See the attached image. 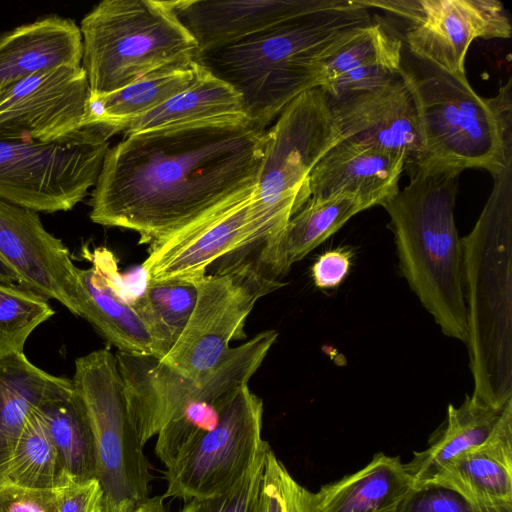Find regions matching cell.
<instances>
[{"mask_svg": "<svg viewBox=\"0 0 512 512\" xmlns=\"http://www.w3.org/2000/svg\"><path fill=\"white\" fill-rule=\"evenodd\" d=\"M262 418L263 401L248 384L221 397L215 426L166 467L163 497L187 502L233 488L269 447L262 439Z\"/></svg>", "mask_w": 512, "mask_h": 512, "instance_id": "obj_11", "label": "cell"}, {"mask_svg": "<svg viewBox=\"0 0 512 512\" xmlns=\"http://www.w3.org/2000/svg\"><path fill=\"white\" fill-rule=\"evenodd\" d=\"M0 282L22 286V281L14 269L0 255Z\"/></svg>", "mask_w": 512, "mask_h": 512, "instance_id": "obj_41", "label": "cell"}, {"mask_svg": "<svg viewBox=\"0 0 512 512\" xmlns=\"http://www.w3.org/2000/svg\"><path fill=\"white\" fill-rule=\"evenodd\" d=\"M262 512H318L315 493L300 485L269 447L261 488Z\"/></svg>", "mask_w": 512, "mask_h": 512, "instance_id": "obj_35", "label": "cell"}, {"mask_svg": "<svg viewBox=\"0 0 512 512\" xmlns=\"http://www.w3.org/2000/svg\"><path fill=\"white\" fill-rule=\"evenodd\" d=\"M197 297L177 342L160 359L170 369L202 380L227 356L235 339L245 338L248 315L261 297L286 283L262 275L254 262L228 265L195 280Z\"/></svg>", "mask_w": 512, "mask_h": 512, "instance_id": "obj_12", "label": "cell"}, {"mask_svg": "<svg viewBox=\"0 0 512 512\" xmlns=\"http://www.w3.org/2000/svg\"><path fill=\"white\" fill-rule=\"evenodd\" d=\"M342 139L322 87L296 96L266 131L255 197L282 227L310 199L309 175L313 167Z\"/></svg>", "mask_w": 512, "mask_h": 512, "instance_id": "obj_10", "label": "cell"}, {"mask_svg": "<svg viewBox=\"0 0 512 512\" xmlns=\"http://www.w3.org/2000/svg\"><path fill=\"white\" fill-rule=\"evenodd\" d=\"M118 132L96 125L49 142L0 140V199L37 213L72 210L94 188Z\"/></svg>", "mask_w": 512, "mask_h": 512, "instance_id": "obj_7", "label": "cell"}, {"mask_svg": "<svg viewBox=\"0 0 512 512\" xmlns=\"http://www.w3.org/2000/svg\"><path fill=\"white\" fill-rule=\"evenodd\" d=\"M366 210L363 203L349 194L323 199L310 198L283 229L260 248L254 263L259 272L279 280L293 264L337 232L357 213Z\"/></svg>", "mask_w": 512, "mask_h": 512, "instance_id": "obj_23", "label": "cell"}, {"mask_svg": "<svg viewBox=\"0 0 512 512\" xmlns=\"http://www.w3.org/2000/svg\"><path fill=\"white\" fill-rule=\"evenodd\" d=\"M430 481L456 490L480 512H512V422L499 419L480 446L449 460Z\"/></svg>", "mask_w": 512, "mask_h": 512, "instance_id": "obj_21", "label": "cell"}, {"mask_svg": "<svg viewBox=\"0 0 512 512\" xmlns=\"http://www.w3.org/2000/svg\"><path fill=\"white\" fill-rule=\"evenodd\" d=\"M163 496L148 498L139 507V512H167L163 504Z\"/></svg>", "mask_w": 512, "mask_h": 512, "instance_id": "obj_42", "label": "cell"}, {"mask_svg": "<svg viewBox=\"0 0 512 512\" xmlns=\"http://www.w3.org/2000/svg\"><path fill=\"white\" fill-rule=\"evenodd\" d=\"M57 490H32L0 483V512H57Z\"/></svg>", "mask_w": 512, "mask_h": 512, "instance_id": "obj_39", "label": "cell"}, {"mask_svg": "<svg viewBox=\"0 0 512 512\" xmlns=\"http://www.w3.org/2000/svg\"><path fill=\"white\" fill-rule=\"evenodd\" d=\"M71 394V379L37 367L24 352L0 359V475L11 459L29 415Z\"/></svg>", "mask_w": 512, "mask_h": 512, "instance_id": "obj_24", "label": "cell"}, {"mask_svg": "<svg viewBox=\"0 0 512 512\" xmlns=\"http://www.w3.org/2000/svg\"><path fill=\"white\" fill-rule=\"evenodd\" d=\"M402 19L401 36L414 56L450 74L466 77L465 59L478 39L510 38L512 26L498 0H357Z\"/></svg>", "mask_w": 512, "mask_h": 512, "instance_id": "obj_14", "label": "cell"}, {"mask_svg": "<svg viewBox=\"0 0 512 512\" xmlns=\"http://www.w3.org/2000/svg\"><path fill=\"white\" fill-rule=\"evenodd\" d=\"M90 88L82 66H58L0 89V140L49 142L83 127Z\"/></svg>", "mask_w": 512, "mask_h": 512, "instance_id": "obj_15", "label": "cell"}, {"mask_svg": "<svg viewBox=\"0 0 512 512\" xmlns=\"http://www.w3.org/2000/svg\"><path fill=\"white\" fill-rule=\"evenodd\" d=\"M372 22L357 0L278 23L194 61L234 88L247 119L261 130L302 92L314 88L312 65L324 50L357 27Z\"/></svg>", "mask_w": 512, "mask_h": 512, "instance_id": "obj_2", "label": "cell"}, {"mask_svg": "<svg viewBox=\"0 0 512 512\" xmlns=\"http://www.w3.org/2000/svg\"><path fill=\"white\" fill-rule=\"evenodd\" d=\"M396 512H480L456 490L436 483L413 485Z\"/></svg>", "mask_w": 512, "mask_h": 512, "instance_id": "obj_37", "label": "cell"}, {"mask_svg": "<svg viewBox=\"0 0 512 512\" xmlns=\"http://www.w3.org/2000/svg\"><path fill=\"white\" fill-rule=\"evenodd\" d=\"M82 38L75 21L39 18L0 34V89L58 66H81Z\"/></svg>", "mask_w": 512, "mask_h": 512, "instance_id": "obj_22", "label": "cell"}, {"mask_svg": "<svg viewBox=\"0 0 512 512\" xmlns=\"http://www.w3.org/2000/svg\"><path fill=\"white\" fill-rule=\"evenodd\" d=\"M327 95L333 123L343 139L402 156L413 168L424 149L415 103L399 73L381 84Z\"/></svg>", "mask_w": 512, "mask_h": 512, "instance_id": "obj_16", "label": "cell"}, {"mask_svg": "<svg viewBox=\"0 0 512 512\" xmlns=\"http://www.w3.org/2000/svg\"><path fill=\"white\" fill-rule=\"evenodd\" d=\"M73 391L87 412L106 509L149 498L152 475L132 419L116 356L106 348L75 360Z\"/></svg>", "mask_w": 512, "mask_h": 512, "instance_id": "obj_8", "label": "cell"}, {"mask_svg": "<svg viewBox=\"0 0 512 512\" xmlns=\"http://www.w3.org/2000/svg\"><path fill=\"white\" fill-rule=\"evenodd\" d=\"M266 451L233 488L218 496L189 500L179 512H262L261 488Z\"/></svg>", "mask_w": 512, "mask_h": 512, "instance_id": "obj_36", "label": "cell"}, {"mask_svg": "<svg viewBox=\"0 0 512 512\" xmlns=\"http://www.w3.org/2000/svg\"><path fill=\"white\" fill-rule=\"evenodd\" d=\"M195 61L187 59L154 70L109 94H89L83 127L104 125L126 130L135 120L189 87Z\"/></svg>", "mask_w": 512, "mask_h": 512, "instance_id": "obj_26", "label": "cell"}, {"mask_svg": "<svg viewBox=\"0 0 512 512\" xmlns=\"http://www.w3.org/2000/svg\"><path fill=\"white\" fill-rule=\"evenodd\" d=\"M195 281L147 280L142 294L132 303L150 332L156 357L163 358L182 334L195 305Z\"/></svg>", "mask_w": 512, "mask_h": 512, "instance_id": "obj_32", "label": "cell"}, {"mask_svg": "<svg viewBox=\"0 0 512 512\" xmlns=\"http://www.w3.org/2000/svg\"><path fill=\"white\" fill-rule=\"evenodd\" d=\"M218 401L219 399L192 403L159 430L155 454L165 467L215 426L218 419Z\"/></svg>", "mask_w": 512, "mask_h": 512, "instance_id": "obj_34", "label": "cell"}, {"mask_svg": "<svg viewBox=\"0 0 512 512\" xmlns=\"http://www.w3.org/2000/svg\"><path fill=\"white\" fill-rule=\"evenodd\" d=\"M54 314L42 295L0 282V359L23 353L28 337Z\"/></svg>", "mask_w": 512, "mask_h": 512, "instance_id": "obj_33", "label": "cell"}, {"mask_svg": "<svg viewBox=\"0 0 512 512\" xmlns=\"http://www.w3.org/2000/svg\"><path fill=\"white\" fill-rule=\"evenodd\" d=\"M463 238L462 271L473 395L495 407L512 401V164Z\"/></svg>", "mask_w": 512, "mask_h": 512, "instance_id": "obj_3", "label": "cell"}, {"mask_svg": "<svg viewBox=\"0 0 512 512\" xmlns=\"http://www.w3.org/2000/svg\"><path fill=\"white\" fill-rule=\"evenodd\" d=\"M266 330L231 348L221 363L202 380L188 378L152 354L118 351L116 359L129 410L143 445L175 415L200 401H217L248 384L277 339Z\"/></svg>", "mask_w": 512, "mask_h": 512, "instance_id": "obj_9", "label": "cell"}, {"mask_svg": "<svg viewBox=\"0 0 512 512\" xmlns=\"http://www.w3.org/2000/svg\"><path fill=\"white\" fill-rule=\"evenodd\" d=\"M103 488L97 478L70 481L57 490V512H105Z\"/></svg>", "mask_w": 512, "mask_h": 512, "instance_id": "obj_38", "label": "cell"}, {"mask_svg": "<svg viewBox=\"0 0 512 512\" xmlns=\"http://www.w3.org/2000/svg\"><path fill=\"white\" fill-rule=\"evenodd\" d=\"M247 118L239 93L195 62V79L159 107L135 120L125 135L223 119Z\"/></svg>", "mask_w": 512, "mask_h": 512, "instance_id": "obj_27", "label": "cell"}, {"mask_svg": "<svg viewBox=\"0 0 512 512\" xmlns=\"http://www.w3.org/2000/svg\"><path fill=\"white\" fill-rule=\"evenodd\" d=\"M139 507L140 506L125 503L110 509H106L105 512H139Z\"/></svg>", "mask_w": 512, "mask_h": 512, "instance_id": "obj_43", "label": "cell"}, {"mask_svg": "<svg viewBox=\"0 0 512 512\" xmlns=\"http://www.w3.org/2000/svg\"><path fill=\"white\" fill-rule=\"evenodd\" d=\"M88 268L78 267V315L119 351L156 356L154 340L132 301L120 292L109 251H87Z\"/></svg>", "mask_w": 512, "mask_h": 512, "instance_id": "obj_20", "label": "cell"}, {"mask_svg": "<svg viewBox=\"0 0 512 512\" xmlns=\"http://www.w3.org/2000/svg\"><path fill=\"white\" fill-rule=\"evenodd\" d=\"M402 38L385 23L357 27L327 47L312 65L315 87H324L344 73L364 66L399 68Z\"/></svg>", "mask_w": 512, "mask_h": 512, "instance_id": "obj_29", "label": "cell"}, {"mask_svg": "<svg viewBox=\"0 0 512 512\" xmlns=\"http://www.w3.org/2000/svg\"><path fill=\"white\" fill-rule=\"evenodd\" d=\"M460 171L416 166L381 206L390 218L399 270L447 337L467 342L462 245L454 220Z\"/></svg>", "mask_w": 512, "mask_h": 512, "instance_id": "obj_4", "label": "cell"}, {"mask_svg": "<svg viewBox=\"0 0 512 512\" xmlns=\"http://www.w3.org/2000/svg\"><path fill=\"white\" fill-rule=\"evenodd\" d=\"M351 266V252L345 249L329 250L320 255L311 268L316 287L329 289L339 286Z\"/></svg>", "mask_w": 512, "mask_h": 512, "instance_id": "obj_40", "label": "cell"}, {"mask_svg": "<svg viewBox=\"0 0 512 512\" xmlns=\"http://www.w3.org/2000/svg\"><path fill=\"white\" fill-rule=\"evenodd\" d=\"M505 407L487 404L473 394L466 395L458 407L449 404L441 432L427 449L414 452L412 460L405 464L413 478V485L430 481L449 460L480 446L493 430Z\"/></svg>", "mask_w": 512, "mask_h": 512, "instance_id": "obj_28", "label": "cell"}, {"mask_svg": "<svg viewBox=\"0 0 512 512\" xmlns=\"http://www.w3.org/2000/svg\"><path fill=\"white\" fill-rule=\"evenodd\" d=\"M255 186L150 243L142 263L147 280L195 281L213 262L260 248L276 235L279 229L256 203Z\"/></svg>", "mask_w": 512, "mask_h": 512, "instance_id": "obj_13", "label": "cell"}, {"mask_svg": "<svg viewBox=\"0 0 512 512\" xmlns=\"http://www.w3.org/2000/svg\"><path fill=\"white\" fill-rule=\"evenodd\" d=\"M0 255L19 275L22 287L78 315V267L37 212L0 199Z\"/></svg>", "mask_w": 512, "mask_h": 512, "instance_id": "obj_17", "label": "cell"}, {"mask_svg": "<svg viewBox=\"0 0 512 512\" xmlns=\"http://www.w3.org/2000/svg\"><path fill=\"white\" fill-rule=\"evenodd\" d=\"M337 0H179L174 11L197 43L211 51L283 21L334 5Z\"/></svg>", "mask_w": 512, "mask_h": 512, "instance_id": "obj_18", "label": "cell"}, {"mask_svg": "<svg viewBox=\"0 0 512 512\" xmlns=\"http://www.w3.org/2000/svg\"><path fill=\"white\" fill-rule=\"evenodd\" d=\"M70 481L38 409L27 418L0 483L54 491Z\"/></svg>", "mask_w": 512, "mask_h": 512, "instance_id": "obj_31", "label": "cell"}, {"mask_svg": "<svg viewBox=\"0 0 512 512\" xmlns=\"http://www.w3.org/2000/svg\"><path fill=\"white\" fill-rule=\"evenodd\" d=\"M79 29L81 66L96 95L115 92L197 53L172 1L104 0L82 18Z\"/></svg>", "mask_w": 512, "mask_h": 512, "instance_id": "obj_6", "label": "cell"}, {"mask_svg": "<svg viewBox=\"0 0 512 512\" xmlns=\"http://www.w3.org/2000/svg\"><path fill=\"white\" fill-rule=\"evenodd\" d=\"M399 73L413 97L423 143L417 166L491 175L512 164V79L492 98L402 48ZM416 167V166H415Z\"/></svg>", "mask_w": 512, "mask_h": 512, "instance_id": "obj_5", "label": "cell"}, {"mask_svg": "<svg viewBox=\"0 0 512 512\" xmlns=\"http://www.w3.org/2000/svg\"><path fill=\"white\" fill-rule=\"evenodd\" d=\"M413 478L399 456L382 452L357 472L315 493L318 512H396Z\"/></svg>", "mask_w": 512, "mask_h": 512, "instance_id": "obj_25", "label": "cell"}, {"mask_svg": "<svg viewBox=\"0 0 512 512\" xmlns=\"http://www.w3.org/2000/svg\"><path fill=\"white\" fill-rule=\"evenodd\" d=\"M265 144L247 118L125 135L106 153L89 218L152 243L256 185Z\"/></svg>", "mask_w": 512, "mask_h": 512, "instance_id": "obj_1", "label": "cell"}, {"mask_svg": "<svg viewBox=\"0 0 512 512\" xmlns=\"http://www.w3.org/2000/svg\"><path fill=\"white\" fill-rule=\"evenodd\" d=\"M61 462L72 481L97 478V449L85 407L73 391L38 408Z\"/></svg>", "mask_w": 512, "mask_h": 512, "instance_id": "obj_30", "label": "cell"}, {"mask_svg": "<svg viewBox=\"0 0 512 512\" xmlns=\"http://www.w3.org/2000/svg\"><path fill=\"white\" fill-rule=\"evenodd\" d=\"M404 157L372 145L342 139L333 145L309 175L310 198L349 194L366 209L382 205L397 194Z\"/></svg>", "mask_w": 512, "mask_h": 512, "instance_id": "obj_19", "label": "cell"}]
</instances>
